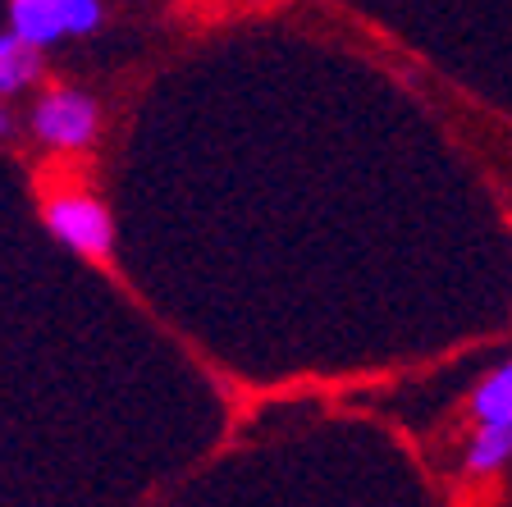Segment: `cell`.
<instances>
[{
	"mask_svg": "<svg viewBox=\"0 0 512 507\" xmlns=\"http://www.w3.org/2000/svg\"><path fill=\"white\" fill-rule=\"evenodd\" d=\"M10 28L32 46H55L60 37H87L101 28V0H14Z\"/></svg>",
	"mask_w": 512,
	"mask_h": 507,
	"instance_id": "1",
	"label": "cell"
},
{
	"mask_svg": "<svg viewBox=\"0 0 512 507\" xmlns=\"http://www.w3.org/2000/svg\"><path fill=\"white\" fill-rule=\"evenodd\" d=\"M96 128H101V110L87 92H74V87H55L37 101L32 110V133L55 151H83L92 147Z\"/></svg>",
	"mask_w": 512,
	"mask_h": 507,
	"instance_id": "2",
	"label": "cell"
},
{
	"mask_svg": "<svg viewBox=\"0 0 512 507\" xmlns=\"http://www.w3.org/2000/svg\"><path fill=\"white\" fill-rule=\"evenodd\" d=\"M46 229L60 238L64 247H74L78 256H110L115 247V224H110V211L87 192H64V197L46 201Z\"/></svg>",
	"mask_w": 512,
	"mask_h": 507,
	"instance_id": "3",
	"label": "cell"
},
{
	"mask_svg": "<svg viewBox=\"0 0 512 507\" xmlns=\"http://www.w3.org/2000/svg\"><path fill=\"white\" fill-rule=\"evenodd\" d=\"M37 78H42V46L23 42L14 28L0 32V96L23 92Z\"/></svg>",
	"mask_w": 512,
	"mask_h": 507,
	"instance_id": "4",
	"label": "cell"
},
{
	"mask_svg": "<svg viewBox=\"0 0 512 507\" xmlns=\"http://www.w3.org/2000/svg\"><path fill=\"white\" fill-rule=\"evenodd\" d=\"M512 457V421H480V434L467 448V471L471 476H490Z\"/></svg>",
	"mask_w": 512,
	"mask_h": 507,
	"instance_id": "5",
	"label": "cell"
},
{
	"mask_svg": "<svg viewBox=\"0 0 512 507\" xmlns=\"http://www.w3.org/2000/svg\"><path fill=\"white\" fill-rule=\"evenodd\" d=\"M471 412H476V421H512V361L480 384L471 398Z\"/></svg>",
	"mask_w": 512,
	"mask_h": 507,
	"instance_id": "6",
	"label": "cell"
},
{
	"mask_svg": "<svg viewBox=\"0 0 512 507\" xmlns=\"http://www.w3.org/2000/svg\"><path fill=\"white\" fill-rule=\"evenodd\" d=\"M10 133H14V119H10V110H5V106H0V142H5V138H10Z\"/></svg>",
	"mask_w": 512,
	"mask_h": 507,
	"instance_id": "7",
	"label": "cell"
}]
</instances>
